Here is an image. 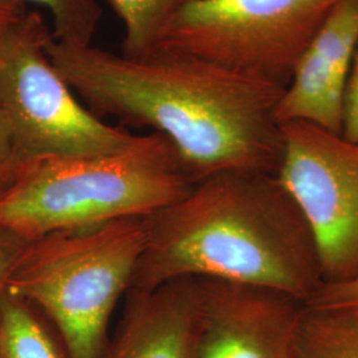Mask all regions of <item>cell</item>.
I'll return each instance as SVG.
<instances>
[{"mask_svg": "<svg viewBox=\"0 0 358 358\" xmlns=\"http://www.w3.org/2000/svg\"><path fill=\"white\" fill-rule=\"evenodd\" d=\"M358 45V0H340L294 65L276 117L341 134L348 78Z\"/></svg>", "mask_w": 358, "mask_h": 358, "instance_id": "obj_9", "label": "cell"}, {"mask_svg": "<svg viewBox=\"0 0 358 358\" xmlns=\"http://www.w3.org/2000/svg\"><path fill=\"white\" fill-rule=\"evenodd\" d=\"M124 23L121 55L141 59L153 51L169 20L182 8L201 0H108Z\"/></svg>", "mask_w": 358, "mask_h": 358, "instance_id": "obj_13", "label": "cell"}, {"mask_svg": "<svg viewBox=\"0 0 358 358\" xmlns=\"http://www.w3.org/2000/svg\"><path fill=\"white\" fill-rule=\"evenodd\" d=\"M31 242L13 231L0 227V303L7 292L15 269Z\"/></svg>", "mask_w": 358, "mask_h": 358, "instance_id": "obj_15", "label": "cell"}, {"mask_svg": "<svg viewBox=\"0 0 358 358\" xmlns=\"http://www.w3.org/2000/svg\"><path fill=\"white\" fill-rule=\"evenodd\" d=\"M148 232V217H129L44 235L28 245L7 291L44 313L69 358H103Z\"/></svg>", "mask_w": 358, "mask_h": 358, "instance_id": "obj_4", "label": "cell"}, {"mask_svg": "<svg viewBox=\"0 0 358 358\" xmlns=\"http://www.w3.org/2000/svg\"><path fill=\"white\" fill-rule=\"evenodd\" d=\"M196 282L202 358H297L306 301L257 285Z\"/></svg>", "mask_w": 358, "mask_h": 358, "instance_id": "obj_8", "label": "cell"}, {"mask_svg": "<svg viewBox=\"0 0 358 358\" xmlns=\"http://www.w3.org/2000/svg\"><path fill=\"white\" fill-rule=\"evenodd\" d=\"M26 8L24 6L13 4L6 0H0V29L6 26L8 22H11L13 17H16L20 13H23Z\"/></svg>", "mask_w": 358, "mask_h": 358, "instance_id": "obj_19", "label": "cell"}, {"mask_svg": "<svg viewBox=\"0 0 358 358\" xmlns=\"http://www.w3.org/2000/svg\"><path fill=\"white\" fill-rule=\"evenodd\" d=\"M19 173V164L13 150V137L0 101V195L11 186Z\"/></svg>", "mask_w": 358, "mask_h": 358, "instance_id": "obj_18", "label": "cell"}, {"mask_svg": "<svg viewBox=\"0 0 358 358\" xmlns=\"http://www.w3.org/2000/svg\"><path fill=\"white\" fill-rule=\"evenodd\" d=\"M0 358H4L3 357V353H1V348H0Z\"/></svg>", "mask_w": 358, "mask_h": 358, "instance_id": "obj_20", "label": "cell"}, {"mask_svg": "<svg viewBox=\"0 0 358 358\" xmlns=\"http://www.w3.org/2000/svg\"><path fill=\"white\" fill-rule=\"evenodd\" d=\"M103 358H202L196 279L128 291Z\"/></svg>", "mask_w": 358, "mask_h": 358, "instance_id": "obj_10", "label": "cell"}, {"mask_svg": "<svg viewBox=\"0 0 358 358\" xmlns=\"http://www.w3.org/2000/svg\"><path fill=\"white\" fill-rule=\"evenodd\" d=\"M194 185L173 143L152 131L115 153L23 165L0 195V227L35 241L55 231L148 217L178 202Z\"/></svg>", "mask_w": 358, "mask_h": 358, "instance_id": "obj_3", "label": "cell"}, {"mask_svg": "<svg viewBox=\"0 0 358 358\" xmlns=\"http://www.w3.org/2000/svg\"><path fill=\"white\" fill-rule=\"evenodd\" d=\"M341 136L358 143V45L344 94Z\"/></svg>", "mask_w": 358, "mask_h": 358, "instance_id": "obj_17", "label": "cell"}, {"mask_svg": "<svg viewBox=\"0 0 358 358\" xmlns=\"http://www.w3.org/2000/svg\"><path fill=\"white\" fill-rule=\"evenodd\" d=\"M308 306L358 310V278L341 284H324Z\"/></svg>", "mask_w": 358, "mask_h": 358, "instance_id": "obj_16", "label": "cell"}, {"mask_svg": "<svg viewBox=\"0 0 358 358\" xmlns=\"http://www.w3.org/2000/svg\"><path fill=\"white\" fill-rule=\"evenodd\" d=\"M278 173L312 231L324 284L358 278V143L306 121L282 124Z\"/></svg>", "mask_w": 358, "mask_h": 358, "instance_id": "obj_7", "label": "cell"}, {"mask_svg": "<svg viewBox=\"0 0 358 358\" xmlns=\"http://www.w3.org/2000/svg\"><path fill=\"white\" fill-rule=\"evenodd\" d=\"M338 1H195L169 20L155 48L189 53L287 87L299 57Z\"/></svg>", "mask_w": 358, "mask_h": 358, "instance_id": "obj_6", "label": "cell"}, {"mask_svg": "<svg viewBox=\"0 0 358 358\" xmlns=\"http://www.w3.org/2000/svg\"><path fill=\"white\" fill-rule=\"evenodd\" d=\"M24 6L32 1L45 7L53 19V38L75 45H90L103 11L97 0H6Z\"/></svg>", "mask_w": 358, "mask_h": 358, "instance_id": "obj_14", "label": "cell"}, {"mask_svg": "<svg viewBox=\"0 0 358 358\" xmlns=\"http://www.w3.org/2000/svg\"><path fill=\"white\" fill-rule=\"evenodd\" d=\"M43 15L23 11L0 29V101L23 165L44 158L112 154L136 136L94 115L52 64Z\"/></svg>", "mask_w": 358, "mask_h": 358, "instance_id": "obj_5", "label": "cell"}, {"mask_svg": "<svg viewBox=\"0 0 358 358\" xmlns=\"http://www.w3.org/2000/svg\"><path fill=\"white\" fill-rule=\"evenodd\" d=\"M47 53L94 115L166 137L194 183L224 170L278 176L285 87L162 48L129 59L52 38Z\"/></svg>", "mask_w": 358, "mask_h": 358, "instance_id": "obj_1", "label": "cell"}, {"mask_svg": "<svg viewBox=\"0 0 358 358\" xmlns=\"http://www.w3.org/2000/svg\"><path fill=\"white\" fill-rule=\"evenodd\" d=\"M148 226L130 289L217 279L308 303L324 285L312 231L275 174L224 170L208 176L178 202L148 215Z\"/></svg>", "mask_w": 358, "mask_h": 358, "instance_id": "obj_2", "label": "cell"}, {"mask_svg": "<svg viewBox=\"0 0 358 358\" xmlns=\"http://www.w3.org/2000/svg\"><path fill=\"white\" fill-rule=\"evenodd\" d=\"M297 358H358V310L307 304L299 331Z\"/></svg>", "mask_w": 358, "mask_h": 358, "instance_id": "obj_12", "label": "cell"}, {"mask_svg": "<svg viewBox=\"0 0 358 358\" xmlns=\"http://www.w3.org/2000/svg\"><path fill=\"white\" fill-rule=\"evenodd\" d=\"M0 348L4 358H69L51 321L8 291L0 303Z\"/></svg>", "mask_w": 358, "mask_h": 358, "instance_id": "obj_11", "label": "cell"}]
</instances>
